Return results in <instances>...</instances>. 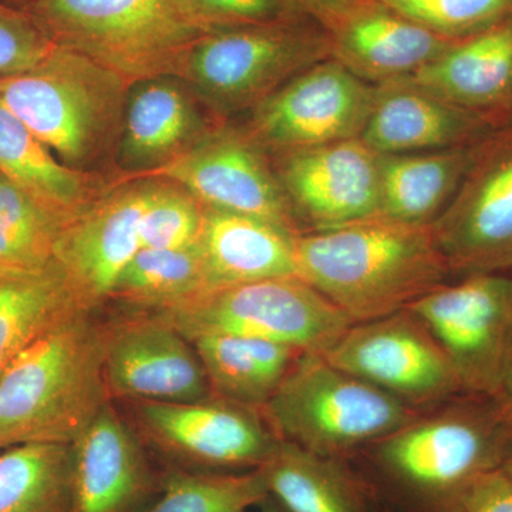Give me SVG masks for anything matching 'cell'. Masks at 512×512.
Returning <instances> with one entry per match:
<instances>
[{"label": "cell", "instance_id": "obj_30", "mask_svg": "<svg viewBox=\"0 0 512 512\" xmlns=\"http://www.w3.org/2000/svg\"><path fill=\"white\" fill-rule=\"evenodd\" d=\"M66 225L0 174V281L52 271Z\"/></svg>", "mask_w": 512, "mask_h": 512}, {"label": "cell", "instance_id": "obj_20", "mask_svg": "<svg viewBox=\"0 0 512 512\" xmlns=\"http://www.w3.org/2000/svg\"><path fill=\"white\" fill-rule=\"evenodd\" d=\"M330 28V57L375 86L412 77L453 43L379 2H360Z\"/></svg>", "mask_w": 512, "mask_h": 512}, {"label": "cell", "instance_id": "obj_24", "mask_svg": "<svg viewBox=\"0 0 512 512\" xmlns=\"http://www.w3.org/2000/svg\"><path fill=\"white\" fill-rule=\"evenodd\" d=\"M0 174L69 224L94 202V183L67 167L0 100Z\"/></svg>", "mask_w": 512, "mask_h": 512}, {"label": "cell", "instance_id": "obj_12", "mask_svg": "<svg viewBox=\"0 0 512 512\" xmlns=\"http://www.w3.org/2000/svg\"><path fill=\"white\" fill-rule=\"evenodd\" d=\"M375 97V84L329 57L255 107L247 133L276 154L360 138Z\"/></svg>", "mask_w": 512, "mask_h": 512}, {"label": "cell", "instance_id": "obj_3", "mask_svg": "<svg viewBox=\"0 0 512 512\" xmlns=\"http://www.w3.org/2000/svg\"><path fill=\"white\" fill-rule=\"evenodd\" d=\"M512 421L498 397L463 393L419 414L375 444L387 477L436 511L488 471L503 467Z\"/></svg>", "mask_w": 512, "mask_h": 512}, {"label": "cell", "instance_id": "obj_26", "mask_svg": "<svg viewBox=\"0 0 512 512\" xmlns=\"http://www.w3.org/2000/svg\"><path fill=\"white\" fill-rule=\"evenodd\" d=\"M212 396L261 410L284 383L301 350L264 339L204 335L191 340Z\"/></svg>", "mask_w": 512, "mask_h": 512}, {"label": "cell", "instance_id": "obj_6", "mask_svg": "<svg viewBox=\"0 0 512 512\" xmlns=\"http://www.w3.org/2000/svg\"><path fill=\"white\" fill-rule=\"evenodd\" d=\"M259 412L279 440L326 458L375 446L420 414L320 353H302Z\"/></svg>", "mask_w": 512, "mask_h": 512}, {"label": "cell", "instance_id": "obj_13", "mask_svg": "<svg viewBox=\"0 0 512 512\" xmlns=\"http://www.w3.org/2000/svg\"><path fill=\"white\" fill-rule=\"evenodd\" d=\"M130 404L154 446L201 473L256 470L281 441L259 410L214 396L200 402Z\"/></svg>", "mask_w": 512, "mask_h": 512}, {"label": "cell", "instance_id": "obj_41", "mask_svg": "<svg viewBox=\"0 0 512 512\" xmlns=\"http://www.w3.org/2000/svg\"><path fill=\"white\" fill-rule=\"evenodd\" d=\"M2 2L8 3V5L16 6V8H25L33 0H2Z\"/></svg>", "mask_w": 512, "mask_h": 512}, {"label": "cell", "instance_id": "obj_23", "mask_svg": "<svg viewBox=\"0 0 512 512\" xmlns=\"http://www.w3.org/2000/svg\"><path fill=\"white\" fill-rule=\"evenodd\" d=\"M478 143L380 156V217L431 227L456 195Z\"/></svg>", "mask_w": 512, "mask_h": 512}, {"label": "cell", "instance_id": "obj_22", "mask_svg": "<svg viewBox=\"0 0 512 512\" xmlns=\"http://www.w3.org/2000/svg\"><path fill=\"white\" fill-rule=\"evenodd\" d=\"M296 237L259 218L204 207L198 245L211 288L296 276Z\"/></svg>", "mask_w": 512, "mask_h": 512}, {"label": "cell", "instance_id": "obj_35", "mask_svg": "<svg viewBox=\"0 0 512 512\" xmlns=\"http://www.w3.org/2000/svg\"><path fill=\"white\" fill-rule=\"evenodd\" d=\"M187 18L205 33L239 26L298 20L292 0H175Z\"/></svg>", "mask_w": 512, "mask_h": 512}, {"label": "cell", "instance_id": "obj_7", "mask_svg": "<svg viewBox=\"0 0 512 512\" xmlns=\"http://www.w3.org/2000/svg\"><path fill=\"white\" fill-rule=\"evenodd\" d=\"M194 340L204 335L264 339L305 353H323L353 325L298 276L221 286L151 311Z\"/></svg>", "mask_w": 512, "mask_h": 512}, {"label": "cell", "instance_id": "obj_4", "mask_svg": "<svg viewBox=\"0 0 512 512\" xmlns=\"http://www.w3.org/2000/svg\"><path fill=\"white\" fill-rule=\"evenodd\" d=\"M23 9L55 45L127 83L178 76L188 49L205 33L175 0H33Z\"/></svg>", "mask_w": 512, "mask_h": 512}, {"label": "cell", "instance_id": "obj_31", "mask_svg": "<svg viewBox=\"0 0 512 512\" xmlns=\"http://www.w3.org/2000/svg\"><path fill=\"white\" fill-rule=\"evenodd\" d=\"M200 245L141 248L121 274L111 299L158 311L210 289Z\"/></svg>", "mask_w": 512, "mask_h": 512}, {"label": "cell", "instance_id": "obj_1", "mask_svg": "<svg viewBox=\"0 0 512 512\" xmlns=\"http://www.w3.org/2000/svg\"><path fill=\"white\" fill-rule=\"evenodd\" d=\"M295 262L296 276L353 323L410 308L453 274L431 227L383 217L302 232Z\"/></svg>", "mask_w": 512, "mask_h": 512}, {"label": "cell", "instance_id": "obj_36", "mask_svg": "<svg viewBox=\"0 0 512 512\" xmlns=\"http://www.w3.org/2000/svg\"><path fill=\"white\" fill-rule=\"evenodd\" d=\"M55 47L28 10L0 0V79L28 72Z\"/></svg>", "mask_w": 512, "mask_h": 512}, {"label": "cell", "instance_id": "obj_5", "mask_svg": "<svg viewBox=\"0 0 512 512\" xmlns=\"http://www.w3.org/2000/svg\"><path fill=\"white\" fill-rule=\"evenodd\" d=\"M126 80L57 46L28 72L0 79V100L64 165L83 171L124 120Z\"/></svg>", "mask_w": 512, "mask_h": 512}, {"label": "cell", "instance_id": "obj_33", "mask_svg": "<svg viewBox=\"0 0 512 512\" xmlns=\"http://www.w3.org/2000/svg\"><path fill=\"white\" fill-rule=\"evenodd\" d=\"M444 39L476 35L512 19V0H376Z\"/></svg>", "mask_w": 512, "mask_h": 512}, {"label": "cell", "instance_id": "obj_19", "mask_svg": "<svg viewBox=\"0 0 512 512\" xmlns=\"http://www.w3.org/2000/svg\"><path fill=\"white\" fill-rule=\"evenodd\" d=\"M497 126L407 79L377 84L362 140L380 156L473 146Z\"/></svg>", "mask_w": 512, "mask_h": 512}, {"label": "cell", "instance_id": "obj_2", "mask_svg": "<svg viewBox=\"0 0 512 512\" xmlns=\"http://www.w3.org/2000/svg\"><path fill=\"white\" fill-rule=\"evenodd\" d=\"M92 313L60 320L0 377V450L72 444L111 403L104 365L113 323Z\"/></svg>", "mask_w": 512, "mask_h": 512}, {"label": "cell", "instance_id": "obj_39", "mask_svg": "<svg viewBox=\"0 0 512 512\" xmlns=\"http://www.w3.org/2000/svg\"><path fill=\"white\" fill-rule=\"evenodd\" d=\"M498 399L504 404L505 410H507L508 416H510L512 421V369L508 373L507 379H505L503 389L498 394Z\"/></svg>", "mask_w": 512, "mask_h": 512}, {"label": "cell", "instance_id": "obj_34", "mask_svg": "<svg viewBox=\"0 0 512 512\" xmlns=\"http://www.w3.org/2000/svg\"><path fill=\"white\" fill-rule=\"evenodd\" d=\"M204 205L178 187L150 184V194L140 221L141 248L177 249L197 244Z\"/></svg>", "mask_w": 512, "mask_h": 512}, {"label": "cell", "instance_id": "obj_17", "mask_svg": "<svg viewBox=\"0 0 512 512\" xmlns=\"http://www.w3.org/2000/svg\"><path fill=\"white\" fill-rule=\"evenodd\" d=\"M104 373L111 400L188 403L212 397L194 345L150 313L113 323Z\"/></svg>", "mask_w": 512, "mask_h": 512}, {"label": "cell", "instance_id": "obj_15", "mask_svg": "<svg viewBox=\"0 0 512 512\" xmlns=\"http://www.w3.org/2000/svg\"><path fill=\"white\" fill-rule=\"evenodd\" d=\"M278 156L276 175L302 232L380 217V154L362 138Z\"/></svg>", "mask_w": 512, "mask_h": 512}, {"label": "cell", "instance_id": "obj_29", "mask_svg": "<svg viewBox=\"0 0 512 512\" xmlns=\"http://www.w3.org/2000/svg\"><path fill=\"white\" fill-rule=\"evenodd\" d=\"M79 311L55 268L0 281V377L43 333Z\"/></svg>", "mask_w": 512, "mask_h": 512}, {"label": "cell", "instance_id": "obj_18", "mask_svg": "<svg viewBox=\"0 0 512 512\" xmlns=\"http://www.w3.org/2000/svg\"><path fill=\"white\" fill-rule=\"evenodd\" d=\"M74 512H141L161 490L140 440L113 404L72 443Z\"/></svg>", "mask_w": 512, "mask_h": 512}, {"label": "cell", "instance_id": "obj_32", "mask_svg": "<svg viewBox=\"0 0 512 512\" xmlns=\"http://www.w3.org/2000/svg\"><path fill=\"white\" fill-rule=\"evenodd\" d=\"M268 498L261 468L242 473L175 470L141 512H251Z\"/></svg>", "mask_w": 512, "mask_h": 512}, {"label": "cell", "instance_id": "obj_25", "mask_svg": "<svg viewBox=\"0 0 512 512\" xmlns=\"http://www.w3.org/2000/svg\"><path fill=\"white\" fill-rule=\"evenodd\" d=\"M202 136L200 116L180 84L170 76L143 80L128 99L121 158L161 167Z\"/></svg>", "mask_w": 512, "mask_h": 512}, {"label": "cell", "instance_id": "obj_14", "mask_svg": "<svg viewBox=\"0 0 512 512\" xmlns=\"http://www.w3.org/2000/svg\"><path fill=\"white\" fill-rule=\"evenodd\" d=\"M264 148L241 131L215 130L151 171L214 210L249 215L302 234L301 225Z\"/></svg>", "mask_w": 512, "mask_h": 512}, {"label": "cell", "instance_id": "obj_10", "mask_svg": "<svg viewBox=\"0 0 512 512\" xmlns=\"http://www.w3.org/2000/svg\"><path fill=\"white\" fill-rule=\"evenodd\" d=\"M320 355L417 410L464 393L446 352L409 309L353 323Z\"/></svg>", "mask_w": 512, "mask_h": 512}, {"label": "cell", "instance_id": "obj_37", "mask_svg": "<svg viewBox=\"0 0 512 512\" xmlns=\"http://www.w3.org/2000/svg\"><path fill=\"white\" fill-rule=\"evenodd\" d=\"M436 512H512V481L503 468L488 471Z\"/></svg>", "mask_w": 512, "mask_h": 512}, {"label": "cell", "instance_id": "obj_8", "mask_svg": "<svg viewBox=\"0 0 512 512\" xmlns=\"http://www.w3.org/2000/svg\"><path fill=\"white\" fill-rule=\"evenodd\" d=\"M330 56L329 37L299 20L239 26L198 37L178 76L212 109L231 114L254 110L293 77Z\"/></svg>", "mask_w": 512, "mask_h": 512}, {"label": "cell", "instance_id": "obj_40", "mask_svg": "<svg viewBox=\"0 0 512 512\" xmlns=\"http://www.w3.org/2000/svg\"><path fill=\"white\" fill-rule=\"evenodd\" d=\"M501 468H503L505 473H507V476L510 477L512 481V448L510 450V453H508L507 458H505L503 467Z\"/></svg>", "mask_w": 512, "mask_h": 512}, {"label": "cell", "instance_id": "obj_28", "mask_svg": "<svg viewBox=\"0 0 512 512\" xmlns=\"http://www.w3.org/2000/svg\"><path fill=\"white\" fill-rule=\"evenodd\" d=\"M261 470L269 497L286 512H365L352 481L335 458L316 456L281 440Z\"/></svg>", "mask_w": 512, "mask_h": 512}, {"label": "cell", "instance_id": "obj_21", "mask_svg": "<svg viewBox=\"0 0 512 512\" xmlns=\"http://www.w3.org/2000/svg\"><path fill=\"white\" fill-rule=\"evenodd\" d=\"M410 79L497 126L512 110V19L451 43Z\"/></svg>", "mask_w": 512, "mask_h": 512}, {"label": "cell", "instance_id": "obj_27", "mask_svg": "<svg viewBox=\"0 0 512 512\" xmlns=\"http://www.w3.org/2000/svg\"><path fill=\"white\" fill-rule=\"evenodd\" d=\"M0 512H74L72 444L0 450Z\"/></svg>", "mask_w": 512, "mask_h": 512}, {"label": "cell", "instance_id": "obj_16", "mask_svg": "<svg viewBox=\"0 0 512 512\" xmlns=\"http://www.w3.org/2000/svg\"><path fill=\"white\" fill-rule=\"evenodd\" d=\"M150 185L104 195L64 227L55 269L82 311L111 299L126 266L141 249L140 221Z\"/></svg>", "mask_w": 512, "mask_h": 512}, {"label": "cell", "instance_id": "obj_38", "mask_svg": "<svg viewBox=\"0 0 512 512\" xmlns=\"http://www.w3.org/2000/svg\"><path fill=\"white\" fill-rule=\"evenodd\" d=\"M292 2L301 12L313 13L330 26L363 0H292Z\"/></svg>", "mask_w": 512, "mask_h": 512}, {"label": "cell", "instance_id": "obj_11", "mask_svg": "<svg viewBox=\"0 0 512 512\" xmlns=\"http://www.w3.org/2000/svg\"><path fill=\"white\" fill-rule=\"evenodd\" d=\"M431 229L453 274L512 271V126L477 144L456 195Z\"/></svg>", "mask_w": 512, "mask_h": 512}, {"label": "cell", "instance_id": "obj_9", "mask_svg": "<svg viewBox=\"0 0 512 512\" xmlns=\"http://www.w3.org/2000/svg\"><path fill=\"white\" fill-rule=\"evenodd\" d=\"M464 393L498 397L512 369V271L463 276L414 302Z\"/></svg>", "mask_w": 512, "mask_h": 512}, {"label": "cell", "instance_id": "obj_42", "mask_svg": "<svg viewBox=\"0 0 512 512\" xmlns=\"http://www.w3.org/2000/svg\"><path fill=\"white\" fill-rule=\"evenodd\" d=\"M268 501V500H266ZM265 503L262 504V510L259 511V512H286L284 510V508H279V507H276V505H271V504H268V503Z\"/></svg>", "mask_w": 512, "mask_h": 512}]
</instances>
